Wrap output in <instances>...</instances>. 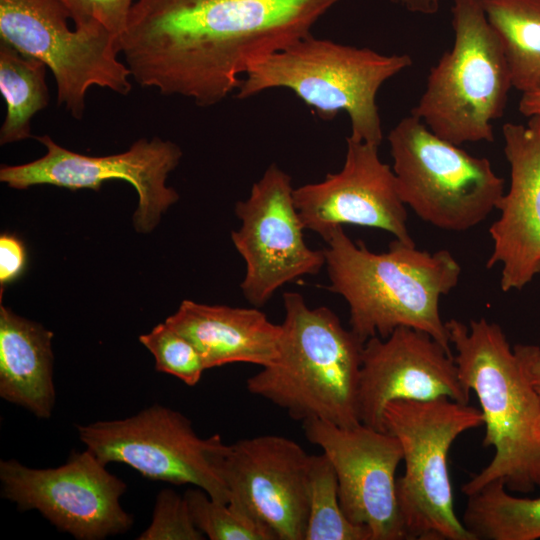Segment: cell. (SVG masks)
Returning <instances> with one entry per match:
<instances>
[{"mask_svg":"<svg viewBox=\"0 0 540 540\" xmlns=\"http://www.w3.org/2000/svg\"><path fill=\"white\" fill-rule=\"evenodd\" d=\"M339 0H136L119 38L132 78L210 107L258 60L311 35Z\"/></svg>","mask_w":540,"mask_h":540,"instance_id":"obj_1","label":"cell"},{"mask_svg":"<svg viewBox=\"0 0 540 540\" xmlns=\"http://www.w3.org/2000/svg\"><path fill=\"white\" fill-rule=\"evenodd\" d=\"M327 289L349 308L350 330L363 342L398 327L423 331L451 352L439 302L456 287L461 267L448 250L422 251L394 239L386 252L353 242L343 227L324 240Z\"/></svg>","mask_w":540,"mask_h":540,"instance_id":"obj_2","label":"cell"},{"mask_svg":"<svg viewBox=\"0 0 540 540\" xmlns=\"http://www.w3.org/2000/svg\"><path fill=\"white\" fill-rule=\"evenodd\" d=\"M461 381L480 403L490 463L461 488L469 496L501 480L513 492L540 488V403L502 328L485 318L446 321Z\"/></svg>","mask_w":540,"mask_h":540,"instance_id":"obj_3","label":"cell"},{"mask_svg":"<svg viewBox=\"0 0 540 540\" xmlns=\"http://www.w3.org/2000/svg\"><path fill=\"white\" fill-rule=\"evenodd\" d=\"M277 360L250 376L247 390L299 421L360 424L357 393L364 343L328 307L310 308L297 292L283 295Z\"/></svg>","mask_w":540,"mask_h":540,"instance_id":"obj_4","label":"cell"},{"mask_svg":"<svg viewBox=\"0 0 540 540\" xmlns=\"http://www.w3.org/2000/svg\"><path fill=\"white\" fill-rule=\"evenodd\" d=\"M412 65L408 54L385 55L315 38L312 34L253 63L236 97L266 90L292 91L323 120L344 111L352 139L379 146L383 140L376 96L381 86Z\"/></svg>","mask_w":540,"mask_h":540,"instance_id":"obj_5","label":"cell"},{"mask_svg":"<svg viewBox=\"0 0 540 540\" xmlns=\"http://www.w3.org/2000/svg\"><path fill=\"white\" fill-rule=\"evenodd\" d=\"M451 13L453 45L431 68L411 114L455 145L492 142L512 88L507 59L479 0H454Z\"/></svg>","mask_w":540,"mask_h":540,"instance_id":"obj_6","label":"cell"},{"mask_svg":"<svg viewBox=\"0 0 540 540\" xmlns=\"http://www.w3.org/2000/svg\"><path fill=\"white\" fill-rule=\"evenodd\" d=\"M483 423L480 409L446 397L385 407V431L403 452L396 496L408 540H475L454 510L448 455L461 434Z\"/></svg>","mask_w":540,"mask_h":540,"instance_id":"obj_7","label":"cell"},{"mask_svg":"<svg viewBox=\"0 0 540 540\" xmlns=\"http://www.w3.org/2000/svg\"><path fill=\"white\" fill-rule=\"evenodd\" d=\"M388 143L399 195L423 221L462 232L497 209L505 183L487 158L440 138L411 113L391 129Z\"/></svg>","mask_w":540,"mask_h":540,"instance_id":"obj_8","label":"cell"},{"mask_svg":"<svg viewBox=\"0 0 540 540\" xmlns=\"http://www.w3.org/2000/svg\"><path fill=\"white\" fill-rule=\"evenodd\" d=\"M57 0H0V39L43 62L56 81L57 103L75 119L84 116L93 87L127 95L132 77L118 55L119 38L99 24L75 27Z\"/></svg>","mask_w":540,"mask_h":540,"instance_id":"obj_9","label":"cell"},{"mask_svg":"<svg viewBox=\"0 0 540 540\" xmlns=\"http://www.w3.org/2000/svg\"><path fill=\"white\" fill-rule=\"evenodd\" d=\"M77 430L86 449L105 465L124 463L151 480L191 484L214 501L229 502L219 471L227 445L220 434L199 437L179 411L155 404L134 416L78 425Z\"/></svg>","mask_w":540,"mask_h":540,"instance_id":"obj_10","label":"cell"},{"mask_svg":"<svg viewBox=\"0 0 540 540\" xmlns=\"http://www.w3.org/2000/svg\"><path fill=\"white\" fill-rule=\"evenodd\" d=\"M0 482L3 498L22 511H39L79 540H101L133 524L120 504L126 483L88 449L72 453L57 468L34 469L15 459L1 460Z\"/></svg>","mask_w":540,"mask_h":540,"instance_id":"obj_11","label":"cell"},{"mask_svg":"<svg viewBox=\"0 0 540 540\" xmlns=\"http://www.w3.org/2000/svg\"><path fill=\"white\" fill-rule=\"evenodd\" d=\"M35 139L46 148V154L29 163L3 165L1 182L19 190L53 185L69 190L98 191L107 180L126 181L138 194L133 225L139 233L154 230L162 214L179 200L178 193L166 185V180L178 166L182 150L169 140L142 138L125 152L95 157L72 152L48 135Z\"/></svg>","mask_w":540,"mask_h":540,"instance_id":"obj_12","label":"cell"},{"mask_svg":"<svg viewBox=\"0 0 540 540\" xmlns=\"http://www.w3.org/2000/svg\"><path fill=\"white\" fill-rule=\"evenodd\" d=\"M293 190L291 177L271 164L248 198L235 205L241 226L231 232V240L245 262L240 288L255 307L265 305L286 283L315 275L325 266L324 250L305 242Z\"/></svg>","mask_w":540,"mask_h":540,"instance_id":"obj_13","label":"cell"},{"mask_svg":"<svg viewBox=\"0 0 540 540\" xmlns=\"http://www.w3.org/2000/svg\"><path fill=\"white\" fill-rule=\"evenodd\" d=\"M303 423L309 442L331 462L341 508L354 524L366 527L372 540L407 539L396 496V470L403 461L394 435L362 423L341 427L310 419Z\"/></svg>","mask_w":540,"mask_h":540,"instance_id":"obj_14","label":"cell"},{"mask_svg":"<svg viewBox=\"0 0 540 540\" xmlns=\"http://www.w3.org/2000/svg\"><path fill=\"white\" fill-rule=\"evenodd\" d=\"M378 147L347 137L340 171L294 188L293 201L305 230L325 240L338 227L357 225L387 231L415 245L395 174L381 161Z\"/></svg>","mask_w":540,"mask_h":540,"instance_id":"obj_15","label":"cell"},{"mask_svg":"<svg viewBox=\"0 0 540 540\" xmlns=\"http://www.w3.org/2000/svg\"><path fill=\"white\" fill-rule=\"evenodd\" d=\"M310 455L294 440L263 435L227 445L219 471L234 503L276 540H304Z\"/></svg>","mask_w":540,"mask_h":540,"instance_id":"obj_16","label":"cell"},{"mask_svg":"<svg viewBox=\"0 0 540 540\" xmlns=\"http://www.w3.org/2000/svg\"><path fill=\"white\" fill-rule=\"evenodd\" d=\"M442 397L468 404L470 391L453 354L432 336L398 327L386 338L374 336L364 343L357 393L362 424L386 432L384 410L391 401Z\"/></svg>","mask_w":540,"mask_h":540,"instance_id":"obj_17","label":"cell"},{"mask_svg":"<svg viewBox=\"0 0 540 540\" xmlns=\"http://www.w3.org/2000/svg\"><path fill=\"white\" fill-rule=\"evenodd\" d=\"M510 187L490 226L493 250L486 268L501 265L502 291L521 290L540 273V116L502 127Z\"/></svg>","mask_w":540,"mask_h":540,"instance_id":"obj_18","label":"cell"},{"mask_svg":"<svg viewBox=\"0 0 540 540\" xmlns=\"http://www.w3.org/2000/svg\"><path fill=\"white\" fill-rule=\"evenodd\" d=\"M200 352L206 369L244 362L266 367L279 355L282 327L257 308L183 300L165 321Z\"/></svg>","mask_w":540,"mask_h":540,"instance_id":"obj_19","label":"cell"},{"mask_svg":"<svg viewBox=\"0 0 540 540\" xmlns=\"http://www.w3.org/2000/svg\"><path fill=\"white\" fill-rule=\"evenodd\" d=\"M53 333L0 306V396L36 417H51L55 404Z\"/></svg>","mask_w":540,"mask_h":540,"instance_id":"obj_20","label":"cell"},{"mask_svg":"<svg viewBox=\"0 0 540 540\" xmlns=\"http://www.w3.org/2000/svg\"><path fill=\"white\" fill-rule=\"evenodd\" d=\"M497 33L511 75L512 87L540 91V0H479Z\"/></svg>","mask_w":540,"mask_h":540,"instance_id":"obj_21","label":"cell"},{"mask_svg":"<svg viewBox=\"0 0 540 540\" xmlns=\"http://www.w3.org/2000/svg\"><path fill=\"white\" fill-rule=\"evenodd\" d=\"M462 522L475 540L540 539V497H516L501 480L467 496Z\"/></svg>","mask_w":540,"mask_h":540,"instance_id":"obj_22","label":"cell"},{"mask_svg":"<svg viewBox=\"0 0 540 540\" xmlns=\"http://www.w3.org/2000/svg\"><path fill=\"white\" fill-rule=\"evenodd\" d=\"M47 66L0 41V92L6 114L0 129L1 145L31 137V120L49 103Z\"/></svg>","mask_w":540,"mask_h":540,"instance_id":"obj_23","label":"cell"},{"mask_svg":"<svg viewBox=\"0 0 540 540\" xmlns=\"http://www.w3.org/2000/svg\"><path fill=\"white\" fill-rule=\"evenodd\" d=\"M304 540H372L366 527L352 523L344 514L339 501L337 477L324 453L310 455Z\"/></svg>","mask_w":540,"mask_h":540,"instance_id":"obj_24","label":"cell"},{"mask_svg":"<svg viewBox=\"0 0 540 540\" xmlns=\"http://www.w3.org/2000/svg\"><path fill=\"white\" fill-rule=\"evenodd\" d=\"M195 526L211 540H276L274 534L242 507L214 501L202 489L184 493Z\"/></svg>","mask_w":540,"mask_h":540,"instance_id":"obj_25","label":"cell"},{"mask_svg":"<svg viewBox=\"0 0 540 540\" xmlns=\"http://www.w3.org/2000/svg\"><path fill=\"white\" fill-rule=\"evenodd\" d=\"M139 341L154 356L157 371L173 375L188 386H195L207 370L198 349L165 322L140 335Z\"/></svg>","mask_w":540,"mask_h":540,"instance_id":"obj_26","label":"cell"},{"mask_svg":"<svg viewBox=\"0 0 540 540\" xmlns=\"http://www.w3.org/2000/svg\"><path fill=\"white\" fill-rule=\"evenodd\" d=\"M206 537L195 526L184 496L163 489L156 497L151 524L138 540H203Z\"/></svg>","mask_w":540,"mask_h":540,"instance_id":"obj_27","label":"cell"},{"mask_svg":"<svg viewBox=\"0 0 540 540\" xmlns=\"http://www.w3.org/2000/svg\"><path fill=\"white\" fill-rule=\"evenodd\" d=\"M73 20L75 27L99 24L120 38L136 0H57Z\"/></svg>","mask_w":540,"mask_h":540,"instance_id":"obj_28","label":"cell"},{"mask_svg":"<svg viewBox=\"0 0 540 540\" xmlns=\"http://www.w3.org/2000/svg\"><path fill=\"white\" fill-rule=\"evenodd\" d=\"M26 252L20 239L14 235L0 236V283L6 285L17 279L24 270Z\"/></svg>","mask_w":540,"mask_h":540,"instance_id":"obj_29","label":"cell"},{"mask_svg":"<svg viewBox=\"0 0 540 540\" xmlns=\"http://www.w3.org/2000/svg\"><path fill=\"white\" fill-rule=\"evenodd\" d=\"M513 349L540 403V347L533 344H516Z\"/></svg>","mask_w":540,"mask_h":540,"instance_id":"obj_30","label":"cell"},{"mask_svg":"<svg viewBox=\"0 0 540 540\" xmlns=\"http://www.w3.org/2000/svg\"><path fill=\"white\" fill-rule=\"evenodd\" d=\"M394 4L404 8L405 10L422 14L432 15L435 14L440 5V0H390Z\"/></svg>","mask_w":540,"mask_h":540,"instance_id":"obj_31","label":"cell"},{"mask_svg":"<svg viewBox=\"0 0 540 540\" xmlns=\"http://www.w3.org/2000/svg\"><path fill=\"white\" fill-rule=\"evenodd\" d=\"M519 111L528 118L540 116V91L522 94Z\"/></svg>","mask_w":540,"mask_h":540,"instance_id":"obj_32","label":"cell"}]
</instances>
